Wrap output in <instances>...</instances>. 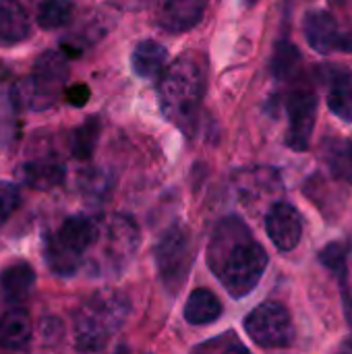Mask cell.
Segmentation results:
<instances>
[{
	"label": "cell",
	"mask_w": 352,
	"mask_h": 354,
	"mask_svg": "<svg viewBox=\"0 0 352 354\" xmlns=\"http://www.w3.org/2000/svg\"><path fill=\"white\" fill-rule=\"evenodd\" d=\"M17 176L23 185L37 189V191H50L64 183L66 170L62 164L54 160H33L25 162L17 168Z\"/></svg>",
	"instance_id": "5bb4252c"
},
{
	"label": "cell",
	"mask_w": 352,
	"mask_h": 354,
	"mask_svg": "<svg viewBox=\"0 0 352 354\" xmlns=\"http://www.w3.org/2000/svg\"><path fill=\"white\" fill-rule=\"evenodd\" d=\"M131 315V301L120 290H100L85 299L73 317L75 344L83 353L104 348Z\"/></svg>",
	"instance_id": "3957f363"
},
{
	"label": "cell",
	"mask_w": 352,
	"mask_h": 354,
	"mask_svg": "<svg viewBox=\"0 0 352 354\" xmlns=\"http://www.w3.org/2000/svg\"><path fill=\"white\" fill-rule=\"evenodd\" d=\"M286 112H288L286 145L295 151H305L309 147L315 129V118H317L315 93L307 89L293 91L286 100Z\"/></svg>",
	"instance_id": "9c48e42d"
},
{
	"label": "cell",
	"mask_w": 352,
	"mask_h": 354,
	"mask_svg": "<svg viewBox=\"0 0 352 354\" xmlns=\"http://www.w3.org/2000/svg\"><path fill=\"white\" fill-rule=\"evenodd\" d=\"M100 120L95 116L87 118L79 129H75L73 137H71V149H73V156L79 158V160H85L93 153L95 145H98V139H100Z\"/></svg>",
	"instance_id": "44dd1931"
},
{
	"label": "cell",
	"mask_w": 352,
	"mask_h": 354,
	"mask_svg": "<svg viewBox=\"0 0 352 354\" xmlns=\"http://www.w3.org/2000/svg\"><path fill=\"white\" fill-rule=\"evenodd\" d=\"M205 15V0H160L158 25L168 33L191 31Z\"/></svg>",
	"instance_id": "8fae6325"
},
{
	"label": "cell",
	"mask_w": 352,
	"mask_h": 354,
	"mask_svg": "<svg viewBox=\"0 0 352 354\" xmlns=\"http://www.w3.org/2000/svg\"><path fill=\"white\" fill-rule=\"evenodd\" d=\"M301 62V54L299 50L288 44V41H280L276 46V52H274V60H272V71L278 79H286L295 68L297 64Z\"/></svg>",
	"instance_id": "603a6c76"
},
{
	"label": "cell",
	"mask_w": 352,
	"mask_h": 354,
	"mask_svg": "<svg viewBox=\"0 0 352 354\" xmlns=\"http://www.w3.org/2000/svg\"><path fill=\"white\" fill-rule=\"evenodd\" d=\"M31 338V319L23 309H10L0 317V346L8 351L23 348Z\"/></svg>",
	"instance_id": "ac0fdd59"
},
{
	"label": "cell",
	"mask_w": 352,
	"mask_h": 354,
	"mask_svg": "<svg viewBox=\"0 0 352 354\" xmlns=\"http://www.w3.org/2000/svg\"><path fill=\"white\" fill-rule=\"evenodd\" d=\"M305 37L309 46L319 54H330L338 48H346L344 37H340L336 19L326 10H311L305 17Z\"/></svg>",
	"instance_id": "7c38bea8"
},
{
	"label": "cell",
	"mask_w": 352,
	"mask_h": 354,
	"mask_svg": "<svg viewBox=\"0 0 352 354\" xmlns=\"http://www.w3.org/2000/svg\"><path fill=\"white\" fill-rule=\"evenodd\" d=\"M245 332L263 348H286L295 340L293 319L284 305L268 301L245 317Z\"/></svg>",
	"instance_id": "ba28073f"
},
{
	"label": "cell",
	"mask_w": 352,
	"mask_h": 354,
	"mask_svg": "<svg viewBox=\"0 0 352 354\" xmlns=\"http://www.w3.org/2000/svg\"><path fill=\"white\" fill-rule=\"evenodd\" d=\"M241 2H243L245 6H253V4H255L257 0H241Z\"/></svg>",
	"instance_id": "f1b7e54d"
},
{
	"label": "cell",
	"mask_w": 352,
	"mask_h": 354,
	"mask_svg": "<svg viewBox=\"0 0 352 354\" xmlns=\"http://www.w3.org/2000/svg\"><path fill=\"white\" fill-rule=\"evenodd\" d=\"M338 354H352V338H349V340L340 346Z\"/></svg>",
	"instance_id": "83f0119b"
},
{
	"label": "cell",
	"mask_w": 352,
	"mask_h": 354,
	"mask_svg": "<svg viewBox=\"0 0 352 354\" xmlns=\"http://www.w3.org/2000/svg\"><path fill=\"white\" fill-rule=\"evenodd\" d=\"M98 234V220L77 214L66 218L58 230L46 236L44 241V259L48 268L62 278L75 276L95 241Z\"/></svg>",
	"instance_id": "5b68a950"
},
{
	"label": "cell",
	"mask_w": 352,
	"mask_h": 354,
	"mask_svg": "<svg viewBox=\"0 0 352 354\" xmlns=\"http://www.w3.org/2000/svg\"><path fill=\"white\" fill-rule=\"evenodd\" d=\"M205 95V71L195 54L178 56L160 79L158 97L168 120L191 131Z\"/></svg>",
	"instance_id": "7a4b0ae2"
},
{
	"label": "cell",
	"mask_w": 352,
	"mask_h": 354,
	"mask_svg": "<svg viewBox=\"0 0 352 354\" xmlns=\"http://www.w3.org/2000/svg\"><path fill=\"white\" fill-rule=\"evenodd\" d=\"M207 266L230 297L243 299L259 284L268 268V253L239 218H226L210 239Z\"/></svg>",
	"instance_id": "6da1fadb"
},
{
	"label": "cell",
	"mask_w": 352,
	"mask_h": 354,
	"mask_svg": "<svg viewBox=\"0 0 352 354\" xmlns=\"http://www.w3.org/2000/svg\"><path fill=\"white\" fill-rule=\"evenodd\" d=\"M324 158L330 172L340 178L352 183V143L346 139H328L324 143Z\"/></svg>",
	"instance_id": "d6986e66"
},
{
	"label": "cell",
	"mask_w": 352,
	"mask_h": 354,
	"mask_svg": "<svg viewBox=\"0 0 352 354\" xmlns=\"http://www.w3.org/2000/svg\"><path fill=\"white\" fill-rule=\"evenodd\" d=\"M319 259H322V263H324L326 268H330L332 272L344 274V270H346V247H344L342 243H332V245H328V247L322 251Z\"/></svg>",
	"instance_id": "d4e9b609"
},
{
	"label": "cell",
	"mask_w": 352,
	"mask_h": 354,
	"mask_svg": "<svg viewBox=\"0 0 352 354\" xmlns=\"http://www.w3.org/2000/svg\"><path fill=\"white\" fill-rule=\"evenodd\" d=\"M21 203V191L15 183L0 180V226L17 212Z\"/></svg>",
	"instance_id": "cb8c5ba5"
},
{
	"label": "cell",
	"mask_w": 352,
	"mask_h": 354,
	"mask_svg": "<svg viewBox=\"0 0 352 354\" xmlns=\"http://www.w3.org/2000/svg\"><path fill=\"white\" fill-rule=\"evenodd\" d=\"M168 62V50L154 39L139 41L131 54V68L141 79H154L158 77Z\"/></svg>",
	"instance_id": "e0dca14e"
},
{
	"label": "cell",
	"mask_w": 352,
	"mask_h": 354,
	"mask_svg": "<svg viewBox=\"0 0 352 354\" xmlns=\"http://www.w3.org/2000/svg\"><path fill=\"white\" fill-rule=\"evenodd\" d=\"M116 354H118V353H116ZM120 354H122V353H120Z\"/></svg>",
	"instance_id": "f546056e"
},
{
	"label": "cell",
	"mask_w": 352,
	"mask_h": 354,
	"mask_svg": "<svg viewBox=\"0 0 352 354\" xmlns=\"http://www.w3.org/2000/svg\"><path fill=\"white\" fill-rule=\"evenodd\" d=\"M328 108L344 122H352V85L349 79L338 77L328 91Z\"/></svg>",
	"instance_id": "7402d4cb"
},
{
	"label": "cell",
	"mask_w": 352,
	"mask_h": 354,
	"mask_svg": "<svg viewBox=\"0 0 352 354\" xmlns=\"http://www.w3.org/2000/svg\"><path fill=\"white\" fill-rule=\"evenodd\" d=\"M266 230L280 251H293L303 234V220L290 203H276L266 216Z\"/></svg>",
	"instance_id": "30bf717a"
},
{
	"label": "cell",
	"mask_w": 352,
	"mask_h": 354,
	"mask_svg": "<svg viewBox=\"0 0 352 354\" xmlns=\"http://www.w3.org/2000/svg\"><path fill=\"white\" fill-rule=\"evenodd\" d=\"M68 81V64L60 52H44L35 58L31 75L19 87V100L29 110L50 108Z\"/></svg>",
	"instance_id": "52a82bcc"
},
{
	"label": "cell",
	"mask_w": 352,
	"mask_h": 354,
	"mask_svg": "<svg viewBox=\"0 0 352 354\" xmlns=\"http://www.w3.org/2000/svg\"><path fill=\"white\" fill-rule=\"evenodd\" d=\"M224 354H251V353H249V348H245L243 344L234 342V344H230V346L224 351Z\"/></svg>",
	"instance_id": "484cf974"
},
{
	"label": "cell",
	"mask_w": 352,
	"mask_h": 354,
	"mask_svg": "<svg viewBox=\"0 0 352 354\" xmlns=\"http://www.w3.org/2000/svg\"><path fill=\"white\" fill-rule=\"evenodd\" d=\"M35 286V272L27 261H15L0 272V292L8 305H21Z\"/></svg>",
	"instance_id": "4fadbf2b"
},
{
	"label": "cell",
	"mask_w": 352,
	"mask_h": 354,
	"mask_svg": "<svg viewBox=\"0 0 352 354\" xmlns=\"http://www.w3.org/2000/svg\"><path fill=\"white\" fill-rule=\"evenodd\" d=\"M344 311H346V319H349V324H351V328H352V299L351 297H346V299H344Z\"/></svg>",
	"instance_id": "4316f807"
},
{
	"label": "cell",
	"mask_w": 352,
	"mask_h": 354,
	"mask_svg": "<svg viewBox=\"0 0 352 354\" xmlns=\"http://www.w3.org/2000/svg\"><path fill=\"white\" fill-rule=\"evenodd\" d=\"M31 21L19 0H0V44L12 46L27 39Z\"/></svg>",
	"instance_id": "9a60e30c"
},
{
	"label": "cell",
	"mask_w": 352,
	"mask_h": 354,
	"mask_svg": "<svg viewBox=\"0 0 352 354\" xmlns=\"http://www.w3.org/2000/svg\"><path fill=\"white\" fill-rule=\"evenodd\" d=\"M73 12H75V4L71 0H44L37 6L35 21L41 29L54 31V29H62L64 25H68V21L73 19Z\"/></svg>",
	"instance_id": "ffe728a7"
},
{
	"label": "cell",
	"mask_w": 352,
	"mask_h": 354,
	"mask_svg": "<svg viewBox=\"0 0 352 354\" xmlns=\"http://www.w3.org/2000/svg\"><path fill=\"white\" fill-rule=\"evenodd\" d=\"M141 243L139 226L133 218L124 214H110L98 220V234L89 249L87 266L93 276H114L120 274L135 257Z\"/></svg>",
	"instance_id": "277c9868"
},
{
	"label": "cell",
	"mask_w": 352,
	"mask_h": 354,
	"mask_svg": "<svg viewBox=\"0 0 352 354\" xmlns=\"http://www.w3.org/2000/svg\"><path fill=\"white\" fill-rule=\"evenodd\" d=\"M222 311L224 307L212 290L197 288L189 295L185 309H183V317L191 326H210L220 319Z\"/></svg>",
	"instance_id": "2e32d148"
},
{
	"label": "cell",
	"mask_w": 352,
	"mask_h": 354,
	"mask_svg": "<svg viewBox=\"0 0 352 354\" xmlns=\"http://www.w3.org/2000/svg\"><path fill=\"white\" fill-rule=\"evenodd\" d=\"M193 253V234L185 224H172L158 239L154 249L156 268L162 278V284L172 295H176L187 282L195 257Z\"/></svg>",
	"instance_id": "8992f818"
}]
</instances>
